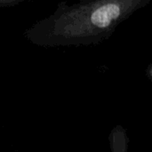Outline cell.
Returning <instances> with one entry per match:
<instances>
[{"instance_id":"cell-4","label":"cell","mask_w":152,"mask_h":152,"mask_svg":"<svg viewBox=\"0 0 152 152\" xmlns=\"http://www.w3.org/2000/svg\"><path fill=\"white\" fill-rule=\"evenodd\" d=\"M147 75H148V77H150V79L152 80V65L151 67H149V69H148V70H147Z\"/></svg>"},{"instance_id":"cell-1","label":"cell","mask_w":152,"mask_h":152,"mask_svg":"<svg viewBox=\"0 0 152 152\" xmlns=\"http://www.w3.org/2000/svg\"><path fill=\"white\" fill-rule=\"evenodd\" d=\"M151 0H83L74 4L60 2L56 10L35 22L24 37L42 47L97 45Z\"/></svg>"},{"instance_id":"cell-3","label":"cell","mask_w":152,"mask_h":152,"mask_svg":"<svg viewBox=\"0 0 152 152\" xmlns=\"http://www.w3.org/2000/svg\"><path fill=\"white\" fill-rule=\"evenodd\" d=\"M22 0H0V5L2 7H12L20 4Z\"/></svg>"},{"instance_id":"cell-2","label":"cell","mask_w":152,"mask_h":152,"mask_svg":"<svg viewBox=\"0 0 152 152\" xmlns=\"http://www.w3.org/2000/svg\"><path fill=\"white\" fill-rule=\"evenodd\" d=\"M110 152H128L129 137L124 126L118 125L112 128L109 135Z\"/></svg>"}]
</instances>
